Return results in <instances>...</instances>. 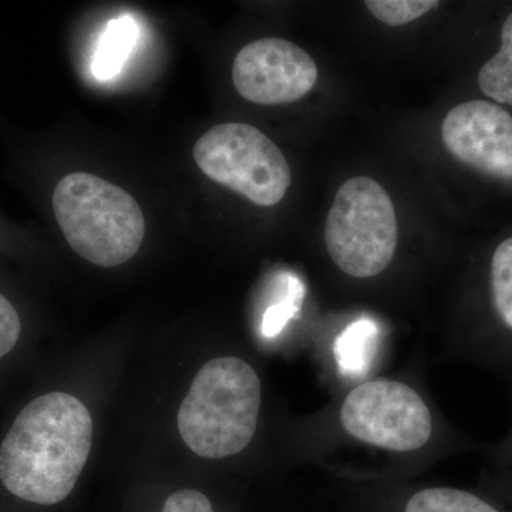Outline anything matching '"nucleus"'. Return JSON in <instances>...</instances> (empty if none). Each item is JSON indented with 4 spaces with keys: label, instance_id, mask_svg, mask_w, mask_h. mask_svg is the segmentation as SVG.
<instances>
[{
    "label": "nucleus",
    "instance_id": "obj_7",
    "mask_svg": "<svg viewBox=\"0 0 512 512\" xmlns=\"http://www.w3.org/2000/svg\"><path fill=\"white\" fill-rule=\"evenodd\" d=\"M308 52L285 39H259L239 50L232 66L235 89L251 103L276 106L302 99L318 82Z\"/></svg>",
    "mask_w": 512,
    "mask_h": 512
},
{
    "label": "nucleus",
    "instance_id": "obj_15",
    "mask_svg": "<svg viewBox=\"0 0 512 512\" xmlns=\"http://www.w3.org/2000/svg\"><path fill=\"white\" fill-rule=\"evenodd\" d=\"M19 313L13 308L12 303L0 295V359L12 352L20 338Z\"/></svg>",
    "mask_w": 512,
    "mask_h": 512
},
{
    "label": "nucleus",
    "instance_id": "obj_14",
    "mask_svg": "<svg viewBox=\"0 0 512 512\" xmlns=\"http://www.w3.org/2000/svg\"><path fill=\"white\" fill-rule=\"evenodd\" d=\"M286 279H288L286 281L288 289H286L285 298L275 305L269 306L264 319H262V335L265 338H275L276 335H279L286 323L295 318L296 313L301 309L305 286L296 276L286 274Z\"/></svg>",
    "mask_w": 512,
    "mask_h": 512
},
{
    "label": "nucleus",
    "instance_id": "obj_4",
    "mask_svg": "<svg viewBox=\"0 0 512 512\" xmlns=\"http://www.w3.org/2000/svg\"><path fill=\"white\" fill-rule=\"evenodd\" d=\"M399 239L392 198L373 178L355 177L339 188L325 228L326 248L345 274L373 278L392 262Z\"/></svg>",
    "mask_w": 512,
    "mask_h": 512
},
{
    "label": "nucleus",
    "instance_id": "obj_11",
    "mask_svg": "<svg viewBox=\"0 0 512 512\" xmlns=\"http://www.w3.org/2000/svg\"><path fill=\"white\" fill-rule=\"evenodd\" d=\"M478 86L485 96L512 106V13L501 32V49L481 67Z\"/></svg>",
    "mask_w": 512,
    "mask_h": 512
},
{
    "label": "nucleus",
    "instance_id": "obj_2",
    "mask_svg": "<svg viewBox=\"0 0 512 512\" xmlns=\"http://www.w3.org/2000/svg\"><path fill=\"white\" fill-rule=\"evenodd\" d=\"M261 400L255 370L239 357H218L192 380L178 410V431L197 456H235L254 439Z\"/></svg>",
    "mask_w": 512,
    "mask_h": 512
},
{
    "label": "nucleus",
    "instance_id": "obj_9",
    "mask_svg": "<svg viewBox=\"0 0 512 512\" xmlns=\"http://www.w3.org/2000/svg\"><path fill=\"white\" fill-rule=\"evenodd\" d=\"M137 25L130 16L111 19L94 53L92 72L99 80L119 76L137 42Z\"/></svg>",
    "mask_w": 512,
    "mask_h": 512
},
{
    "label": "nucleus",
    "instance_id": "obj_3",
    "mask_svg": "<svg viewBox=\"0 0 512 512\" xmlns=\"http://www.w3.org/2000/svg\"><path fill=\"white\" fill-rule=\"evenodd\" d=\"M53 208L73 251L101 268L126 264L143 244L146 220L136 198L96 175L62 178Z\"/></svg>",
    "mask_w": 512,
    "mask_h": 512
},
{
    "label": "nucleus",
    "instance_id": "obj_5",
    "mask_svg": "<svg viewBox=\"0 0 512 512\" xmlns=\"http://www.w3.org/2000/svg\"><path fill=\"white\" fill-rule=\"evenodd\" d=\"M195 163L215 183L259 207H274L291 187L288 161L271 138L244 123L212 127L195 144Z\"/></svg>",
    "mask_w": 512,
    "mask_h": 512
},
{
    "label": "nucleus",
    "instance_id": "obj_10",
    "mask_svg": "<svg viewBox=\"0 0 512 512\" xmlns=\"http://www.w3.org/2000/svg\"><path fill=\"white\" fill-rule=\"evenodd\" d=\"M379 328L372 319L362 318L350 323L335 342L336 362L340 372L350 376L366 375L376 352Z\"/></svg>",
    "mask_w": 512,
    "mask_h": 512
},
{
    "label": "nucleus",
    "instance_id": "obj_1",
    "mask_svg": "<svg viewBox=\"0 0 512 512\" xmlns=\"http://www.w3.org/2000/svg\"><path fill=\"white\" fill-rule=\"evenodd\" d=\"M92 440V416L79 399L43 394L19 413L0 446V481L20 500L60 503L76 487Z\"/></svg>",
    "mask_w": 512,
    "mask_h": 512
},
{
    "label": "nucleus",
    "instance_id": "obj_12",
    "mask_svg": "<svg viewBox=\"0 0 512 512\" xmlns=\"http://www.w3.org/2000/svg\"><path fill=\"white\" fill-rule=\"evenodd\" d=\"M491 299L501 325L512 333V237L495 249L490 266Z\"/></svg>",
    "mask_w": 512,
    "mask_h": 512
},
{
    "label": "nucleus",
    "instance_id": "obj_16",
    "mask_svg": "<svg viewBox=\"0 0 512 512\" xmlns=\"http://www.w3.org/2000/svg\"><path fill=\"white\" fill-rule=\"evenodd\" d=\"M163 512H215L211 501L197 490L175 491L165 500Z\"/></svg>",
    "mask_w": 512,
    "mask_h": 512
},
{
    "label": "nucleus",
    "instance_id": "obj_6",
    "mask_svg": "<svg viewBox=\"0 0 512 512\" xmlns=\"http://www.w3.org/2000/svg\"><path fill=\"white\" fill-rule=\"evenodd\" d=\"M342 424L356 439L392 451H413L430 440L431 414L412 387L377 379L357 386L342 404Z\"/></svg>",
    "mask_w": 512,
    "mask_h": 512
},
{
    "label": "nucleus",
    "instance_id": "obj_8",
    "mask_svg": "<svg viewBox=\"0 0 512 512\" xmlns=\"http://www.w3.org/2000/svg\"><path fill=\"white\" fill-rule=\"evenodd\" d=\"M443 143L461 164L500 180H512V116L503 107L471 100L448 111Z\"/></svg>",
    "mask_w": 512,
    "mask_h": 512
},
{
    "label": "nucleus",
    "instance_id": "obj_13",
    "mask_svg": "<svg viewBox=\"0 0 512 512\" xmlns=\"http://www.w3.org/2000/svg\"><path fill=\"white\" fill-rule=\"evenodd\" d=\"M436 0H367L369 12L384 25L403 26L436 9Z\"/></svg>",
    "mask_w": 512,
    "mask_h": 512
}]
</instances>
